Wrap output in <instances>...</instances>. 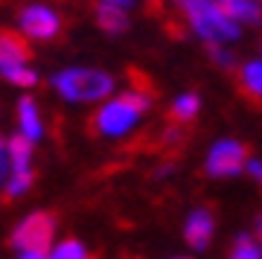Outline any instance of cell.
Instances as JSON below:
<instances>
[{
	"label": "cell",
	"instance_id": "obj_1",
	"mask_svg": "<svg viewBox=\"0 0 262 259\" xmlns=\"http://www.w3.org/2000/svg\"><path fill=\"white\" fill-rule=\"evenodd\" d=\"M50 88L67 105H94V102L102 105V102H108L114 96L117 79L108 70H102V67L70 64L50 76Z\"/></svg>",
	"mask_w": 262,
	"mask_h": 259
},
{
	"label": "cell",
	"instance_id": "obj_21",
	"mask_svg": "<svg viewBox=\"0 0 262 259\" xmlns=\"http://www.w3.org/2000/svg\"><path fill=\"white\" fill-rule=\"evenodd\" d=\"M169 172H172V163H166V166H160V169H158V178H166Z\"/></svg>",
	"mask_w": 262,
	"mask_h": 259
},
{
	"label": "cell",
	"instance_id": "obj_5",
	"mask_svg": "<svg viewBox=\"0 0 262 259\" xmlns=\"http://www.w3.org/2000/svg\"><path fill=\"white\" fill-rule=\"evenodd\" d=\"M32 155L35 146L27 143L20 134H9V181L3 186L6 198H24L35 184V172H32Z\"/></svg>",
	"mask_w": 262,
	"mask_h": 259
},
{
	"label": "cell",
	"instance_id": "obj_2",
	"mask_svg": "<svg viewBox=\"0 0 262 259\" xmlns=\"http://www.w3.org/2000/svg\"><path fill=\"white\" fill-rule=\"evenodd\" d=\"M151 108V96L143 91H122L114 93L108 102H102L94 111V131L105 140H122L140 125L146 111Z\"/></svg>",
	"mask_w": 262,
	"mask_h": 259
},
{
	"label": "cell",
	"instance_id": "obj_18",
	"mask_svg": "<svg viewBox=\"0 0 262 259\" xmlns=\"http://www.w3.org/2000/svg\"><path fill=\"white\" fill-rule=\"evenodd\" d=\"M207 50H210V58H213L219 67H225V70H233L236 67V58L227 53L225 47H207Z\"/></svg>",
	"mask_w": 262,
	"mask_h": 259
},
{
	"label": "cell",
	"instance_id": "obj_16",
	"mask_svg": "<svg viewBox=\"0 0 262 259\" xmlns=\"http://www.w3.org/2000/svg\"><path fill=\"white\" fill-rule=\"evenodd\" d=\"M239 76H242V88L251 96L262 99V58H253V61H245L239 67Z\"/></svg>",
	"mask_w": 262,
	"mask_h": 259
},
{
	"label": "cell",
	"instance_id": "obj_8",
	"mask_svg": "<svg viewBox=\"0 0 262 259\" xmlns=\"http://www.w3.org/2000/svg\"><path fill=\"white\" fill-rule=\"evenodd\" d=\"M15 134H20V137L27 140V143H32V146H38L41 140L47 137V122H44V114H41V105H38V99L32 96V93H24L18 99V108H15Z\"/></svg>",
	"mask_w": 262,
	"mask_h": 259
},
{
	"label": "cell",
	"instance_id": "obj_9",
	"mask_svg": "<svg viewBox=\"0 0 262 259\" xmlns=\"http://www.w3.org/2000/svg\"><path fill=\"white\" fill-rule=\"evenodd\" d=\"M128 9H134L131 0H99L96 3V27L108 35H122L128 32L131 18Z\"/></svg>",
	"mask_w": 262,
	"mask_h": 259
},
{
	"label": "cell",
	"instance_id": "obj_23",
	"mask_svg": "<svg viewBox=\"0 0 262 259\" xmlns=\"http://www.w3.org/2000/svg\"><path fill=\"white\" fill-rule=\"evenodd\" d=\"M172 259H189V256H172Z\"/></svg>",
	"mask_w": 262,
	"mask_h": 259
},
{
	"label": "cell",
	"instance_id": "obj_20",
	"mask_svg": "<svg viewBox=\"0 0 262 259\" xmlns=\"http://www.w3.org/2000/svg\"><path fill=\"white\" fill-rule=\"evenodd\" d=\"M15 259H50V256L41 253V250H24V253H15Z\"/></svg>",
	"mask_w": 262,
	"mask_h": 259
},
{
	"label": "cell",
	"instance_id": "obj_3",
	"mask_svg": "<svg viewBox=\"0 0 262 259\" xmlns=\"http://www.w3.org/2000/svg\"><path fill=\"white\" fill-rule=\"evenodd\" d=\"M181 9L187 15L192 32L201 41H207V47H225L230 41L242 38V27L222 9V3H213V0H184Z\"/></svg>",
	"mask_w": 262,
	"mask_h": 259
},
{
	"label": "cell",
	"instance_id": "obj_13",
	"mask_svg": "<svg viewBox=\"0 0 262 259\" xmlns=\"http://www.w3.org/2000/svg\"><path fill=\"white\" fill-rule=\"evenodd\" d=\"M0 79L12 88H20V91H29L38 84V70L32 64H15V67H3L0 70Z\"/></svg>",
	"mask_w": 262,
	"mask_h": 259
},
{
	"label": "cell",
	"instance_id": "obj_25",
	"mask_svg": "<svg viewBox=\"0 0 262 259\" xmlns=\"http://www.w3.org/2000/svg\"><path fill=\"white\" fill-rule=\"evenodd\" d=\"M259 53H262V41H259Z\"/></svg>",
	"mask_w": 262,
	"mask_h": 259
},
{
	"label": "cell",
	"instance_id": "obj_22",
	"mask_svg": "<svg viewBox=\"0 0 262 259\" xmlns=\"http://www.w3.org/2000/svg\"><path fill=\"white\" fill-rule=\"evenodd\" d=\"M256 236H259V242H262V215L256 219Z\"/></svg>",
	"mask_w": 262,
	"mask_h": 259
},
{
	"label": "cell",
	"instance_id": "obj_14",
	"mask_svg": "<svg viewBox=\"0 0 262 259\" xmlns=\"http://www.w3.org/2000/svg\"><path fill=\"white\" fill-rule=\"evenodd\" d=\"M198 111H201V96L187 91V93H178V96H175L169 114H172V120H178V122H192L198 117Z\"/></svg>",
	"mask_w": 262,
	"mask_h": 259
},
{
	"label": "cell",
	"instance_id": "obj_11",
	"mask_svg": "<svg viewBox=\"0 0 262 259\" xmlns=\"http://www.w3.org/2000/svg\"><path fill=\"white\" fill-rule=\"evenodd\" d=\"M29 64V41L18 32H0V70Z\"/></svg>",
	"mask_w": 262,
	"mask_h": 259
},
{
	"label": "cell",
	"instance_id": "obj_10",
	"mask_svg": "<svg viewBox=\"0 0 262 259\" xmlns=\"http://www.w3.org/2000/svg\"><path fill=\"white\" fill-rule=\"evenodd\" d=\"M213 233H215V219L207 207H198V210H192L187 215V222H184V242L189 248H195V250L210 248Z\"/></svg>",
	"mask_w": 262,
	"mask_h": 259
},
{
	"label": "cell",
	"instance_id": "obj_24",
	"mask_svg": "<svg viewBox=\"0 0 262 259\" xmlns=\"http://www.w3.org/2000/svg\"><path fill=\"white\" fill-rule=\"evenodd\" d=\"M0 195H3V184H0Z\"/></svg>",
	"mask_w": 262,
	"mask_h": 259
},
{
	"label": "cell",
	"instance_id": "obj_19",
	"mask_svg": "<svg viewBox=\"0 0 262 259\" xmlns=\"http://www.w3.org/2000/svg\"><path fill=\"white\" fill-rule=\"evenodd\" d=\"M248 172H251L253 181H259L262 184V160H248Z\"/></svg>",
	"mask_w": 262,
	"mask_h": 259
},
{
	"label": "cell",
	"instance_id": "obj_6",
	"mask_svg": "<svg viewBox=\"0 0 262 259\" xmlns=\"http://www.w3.org/2000/svg\"><path fill=\"white\" fill-rule=\"evenodd\" d=\"M248 169V148L233 137L215 140L204 160V172L210 178H236Z\"/></svg>",
	"mask_w": 262,
	"mask_h": 259
},
{
	"label": "cell",
	"instance_id": "obj_17",
	"mask_svg": "<svg viewBox=\"0 0 262 259\" xmlns=\"http://www.w3.org/2000/svg\"><path fill=\"white\" fill-rule=\"evenodd\" d=\"M227 259H262V245L253 236H248V233H239Z\"/></svg>",
	"mask_w": 262,
	"mask_h": 259
},
{
	"label": "cell",
	"instance_id": "obj_7",
	"mask_svg": "<svg viewBox=\"0 0 262 259\" xmlns=\"http://www.w3.org/2000/svg\"><path fill=\"white\" fill-rule=\"evenodd\" d=\"M61 32V15L47 3H27L18 12V35L27 41H53Z\"/></svg>",
	"mask_w": 262,
	"mask_h": 259
},
{
	"label": "cell",
	"instance_id": "obj_4",
	"mask_svg": "<svg viewBox=\"0 0 262 259\" xmlns=\"http://www.w3.org/2000/svg\"><path fill=\"white\" fill-rule=\"evenodd\" d=\"M56 219L47 210H32L20 219L9 233V245L15 248V253L24 250H41L50 253V248L56 245Z\"/></svg>",
	"mask_w": 262,
	"mask_h": 259
},
{
	"label": "cell",
	"instance_id": "obj_15",
	"mask_svg": "<svg viewBox=\"0 0 262 259\" xmlns=\"http://www.w3.org/2000/svg\"><path fill=\"white\" fill-rule=\"evenodd\" d=\"M50 259H91V250H88V245H84L82 239H58L53 248H50L47 253Z\"/></svg>",
	"mask_w": 262,
	"mask_h": 259
},
{
	"label": "cell",
	"instance_id": "obj_12",
	"mask_svg": "<svg viewBox=\"0 0 262 259\" xmlns=\"http://www.w3.org/2000/svg\"><path fill=\"white\" fill-rule=\"evenodd\" d=\"M222 9H225L239 27H242V24H248V27H259L262 24V6L256 3V0H225Z\"/></svg>",
	"mask_w": 262,
	"mask_h": 259
}]
</instances>
